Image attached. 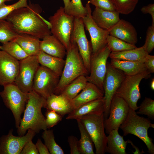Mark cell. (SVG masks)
Instances as JSON below:
<instances>
[{
	"label": "cell",
	"instance_id": "1",
	"mask_svg": "<svg viewBox=\"0 0 154 154\" xmlns=\"http://www.w3.org/2000/svg\"><path fill=\"white\" fill-rule=\"evenodd\" d=\"M42 11L38 5L31 3L27 7L15 10L5 19L18 34H27L42 39L51 33L48 22L40 15Z\"/></svg>",
	"mask_w": 154,
	"mask_h": 154
},
{
	"label": "cell",
	"instance_id": "2",
	"mask_svg": "<svg viewBox=\"0 0 154 154\" xmlns=\"http://www.w3.org/2000/svg\"><path fill=\"white\" fill-rule=\"evenodd\" d=\"M29 99L21 118L17 133L19 136L25 135L29 129L36 133L42 130L47 129L45 117L43 115L42 108H44L46 99L32 90L29 93Z\"/></svg>",
	"mask_w": 154,
	"mask_h": 154
},
{
	"label": "cell",
	"instance_id": "3",
	"mask_svg": "<svg viewBox=\"0 0 154 154\" xmlns=\"http://www.w3.org/2000/svg\"><path fill=\"white\" fill-rule=\"evenodd\" d=\"M66 58L62 74L54 91V94H61L64 88L78 76H88L76 43L71 37L70 43L66 49Z\"/></svg>",
	"mask_w": 154,
	"mask_h": 154
},
{
	"label": "cell",
	"instance_id": "4",
	"mask_svg": "<svg viewBox=\"0 0 154 154\" xmlns=\"http://www.w3.org/2000/svg\"><path fill=\"white\" fill-rule=\"evenodd\" d=\"M150 127L154 128V124L149 118L139 116L135 111L130 108L127 116L119 128L122 131L123 135L132 134L138 137L145 144L147 152L154 154V145L152 139L149 136L148 130Z\"/></svg>",
	"mask_w": 154,
	"mask_h": 154
},
{
	"label": "cell",
	"instance_id": "5",
	"mask_svg": "<svg viewBox=\"0 0 154 154\" xmlns=\"http://www.w3.org/2000/svg\"><path fill=\"white\" fill-rule=\"evenodd\" d=\"M0 92L5 105L11 111L17 128L19 126L21 114L24 112L28 101L29 93L22 91L14 83L3 86Z\"/></svg>",
	"mask_w": 154,
	"mask_h": 154
},
{
	"label": "cell",
	"instance_id": "6",
	"mask_svg": "<svg viewBox=\"0 0 154 154\" xmlns=\"http://www.w3.org/2000/svg\"><path fill=\"white\" fill-rule=\"evenodd\" d=\"M74 18L65 12L64 7H60L49 18L51 34L60 41L66 50L70 43Z\"/></svg>",
	"mask_w": 154,
	"mask_h": 154
},
{
	"label": "cell",
	"instance_id": "7",
	"mask_svg": "<svg viewBox=\"0 0 154 154\" xmlns=\"http://www.w3.org/2000/svg\"><path fill=\"white\" fill-rule=\"evenodd\" d=\"M151 74L147 70L133 76L126 75L115 95L123 98L130 109L137 110V103L141 97L140 83L143 79L149 78Z\"/></svg>",
	"mask_w": 154,
	"mask_h": 154
},
{
	"label": "cell",
	"instance_id": "8",
	"mask_svg": "<svg viewBox=\"0 0 154 154\" xmlns=\"http://www.w3.org/2000/svg\"><path fill=\"white\" fill-rule=\"evenodd\" d=\"M78 119L90 136L95 147L96 153L105 154L107 139L105 132L104 113L86 115Z\"/></svg>",
	"mask_w": 154,
	"mask_h": 154
},
{
	"label": "cell",
	"instance_id": "9",
	"mask_svg": "<svg viewBox=\"0 0 154 154\" xmlns=\"http://www.w3.org/2000/svg\"><path fill=\"white\" fill-rule=\"evenodd\" d=\"M111 52L106 45L97 52L92 53L90 60V72L89 75L86 76L88 82L95 84L103 92V83L106 73L107 61Z\"/></svg>",
	"mask_w": 154,
	"mask_h": 154
},
{
	"label": "cell",
	"instance_id": "10",
	"mask_svg": "<svg viewBox=\"0 0 154 154\" xmlns=\"http://www.w3.org/2000/svg\"><path fill=\"white\" fill-rule=\"evenodd\" d=\"M125 76L123 71L114 68L107 62L106 73L103 83L104 119L108 117L111 101Z\"/></svg>",
	"mask_w": 154,
	"mask_h": 154
},
{
	"label": "cell",
	"instance_id": "11",
	"mask_svg": "<svg viewBox=\"0 0 154 154\" xmlns=\"http://www.w3.org/2000/svg\"><path fill=\"white\" fill-rule=\"evenodd\" d=\"M19 61V69L14 83L23 92L32 90L34 79L39 66L37 56H29Z\"/></svg>",
	"mask_w": 154,
	"mask_h": 154
},
{
	"label": "cell",
	"instance_id": "12",
	"mask_svg": "<svg viewBox=\"0 0 154 154\" xmlns=\"http://www.w3.org/2000/svg\"><path fill=\"white\" fill-rule=\"evenodd\" d=\"M60 78L48 68L40 65L34 77L32 90L46 99L54 94Z\"/></svg>",
	"mask_w": 154,
	"mask_h": 154
},
{
	"label": "cell",
	"instance_id": "13",
	"mask_svg": "<svg viewBox=\"0 0 154 154\" xmlns=\"http://www.w3.org/2000/svg\"><path fill=\"white\" fill-rule=\"evenodd\" d=\"M129 109L128 104L123 98L114 95L111 102L109 115L104 121L107 133L108 134L113 130H118L126 120Z\"/></svg>",
	"mask_w": 154,
	"mask_h": 154
},
{
	"label": "cell",
	"instance_id": "14",
	"mask_svg": "<svg viewBox=\"0 0 154 154\" xmlns=\"http://www.w3.org/2000/svg\"><path fill=\"white\" fill-rule=\"evenodd\" d=\"M85 6L87 9V14L82 19L84 27L90 34L92 53H94L106 45L107 38L109 35V31L101 28L94 21L92 15L90 4L88 1Z\"/></svg>",
	"mask_w": 154,
	"mask_h": 154
},
{
	"label": "cell",
	"instance_id": "15",
	"mask_svg": "<svg viewBox=\"0 0 154 154\" xmlns=\"http://www.w3.org/2000/svg\"><path fill=\"white\" fill-rule=\"evenodd\" d=\"M71 37L77 44L85 67L89 74L92 48L91 42L88 40L85 34L82 18H74Z\"/></svg>",
	"mask_w": 154,
	"mask_h": 154
},
{
	"label": "cell",
	"instance_id": "16",
	"mask_svg": "<svg viewBox=\"0 0 154 154\" xmlns=\"http://www.w3.org/2000/svg\"><path fill=\"white\" fill-rule=\"evenodd\" d=\"M13 131L10 129L7 135L0 138V154H20L26 143L32 139L36 134L29 129L26 135L17 136L13 135Z\"/></svg>",
	"mask_w": 154,
	"mask_h": 154
},
{
	"label": "cell",
	"instance_id": "17",
	"mask_svg": "<svg viewBox=\"0 0 154 154\" xmlns=\"http://www.w3.org/2000/svg\"><path fill=\"white\" fill-rule=\"evenodd\" d=\"M19 61L5 52L0 51V85L14 83L18 73Z\"/></svg>",
	"mask_w": 154,
	"mask_h": 154
},
{
	"label": "cell",
	"instance_id": "18",
	"mask_svg": "<svg viewBox=\"0 0 154 154\" xmlns=\"http://www.w3.org/2000/svg\"><path fill=\"white\" fill-rule=\"evenodd\" d=\"M109 33L131 44L135 45L138 41L137 33L135 28L131 23L123 19H119L109 30Z\"/></svg>",
	"mask_w": 154,
	"mask_h": 154
},
{
	"label": "cell",
	"instance_id": "19",
	"mask_svg": "<svg viewBox=\"0 0 154 154\" xmlns=\"http://www.w3.org/2000/svg\"><path fill=\"white\" fill-rule=\"evenodd\" d=\"M104 92L94 84L88 82L84 88L71 100L73 110L92 101L102 98Z\"/></svg>",
	"mask_w": 154,
	"mask_h": 154
},
{
	"label": "cell",
	"instance_id": "20",
	"mask_svg": "<svg viewBox=\"0 0 154 154\" xmlns=\"http://www.w3.org/2000/svg\"><path fill=\"white\" fill-rule=\"evenodd\" d=\"M44 108L53 110L62 117L73 110L71 100L62 94H53L46 100Z\"/></svg>",
	"mask_w": 154,
	"mask_h": 154
},
{
	"label": "cell",
	"instance_id": "21",
	"mask_svg": "<svg viewBox=\"0 0 154 154\" xmlns=\"http://www.w3.org/2000/svg\"><path fill=\"white\" fill-rule=\"evenodd\" d=\"M40 41V51L49 55L64 58L66 54V49L56 37L51 34L44 37Z\"/></svg>",
	"mask_w": 154,
	"mask_h": 154
},
{
	"label": "cell",
	"instance_id": "22",
	"mask_svg": "<svg viewBox=\"0 0 154 154\" xmlns=\"http://www.w3.org/2000/svg\"><path fill=\"white\" fill-rule=\"evenodd\" d=\"M104 104L103 98L84 104L68 114L67 119L77 120L83 116L104 113Z\"/></svg>",
	"mask_w": 154,
	"mask_h": 154
},
{
	"label": "cell",
	"instance_id": "23",
	"mask_svg": "<svg viewBox=\"0 0 154 154\" xmlns=\"http://www.w3.org/2000/svg\"><path fill=\"white\" fill-rule=\"evenodd\" d=\"M119 13L116 11L103 10L95 7L92 13V17L101 28L109 31L119 20Z\"/></svg>",
	"mask_w": 154,
	"mask_h": 154
},
{
	"label": "cell",
	"instance_id": "24",
	"mask_svg": "<svg viewBox=\"0 0 154 154\" xmlns=\"http://www.w3.org/2000/svg\"><path fill=\"white\" fill-rule=\"evenodd\" d=\"M118 130L110 131L107 136V145L105 152L111 154H126V149L127 141H125L123 137L118 133Z\"/></svg>",
	"mask_w": 154,
	"mask_h": 154
},
{
	"label": "cell",
	"instance_id": "25",
	"mask_svg": "<svg viewBox=\"0 0 154 154\" xmlns=\"http://www.w3.org/2000/svg\"><path fill=\"white\" fill-rule=\"evenodd\" d=\"M111 59L110 64L126 75L133 76L147 70L144 62Z\"/></svg>",
	"mask_w": 154,
	"mask_h": 154
},
{
	"label": "cell",
	"instance_id": "26",
	"mask_svg": "<svg viewBox=\"0 0 154 154\" xmlns=\"http://www.w3.org/2000/svg\"><path fill=\"white\" fill-rule=\"evenodd\" d=\"M37 57L40 65L48 68L57 75L60 76L65 63V60L63 58L54 56L41 51Z\"/></svg>",
	"mask_w": 154,
	"mask_h": 154
},
{
	"label": "cell",
	"instance_id": "27",
	"mask_svg": "<svg viewBox=\"0 0 154 154\" xmlns=\"http://www.w3.org/2000/svg\"><path fill=\"white\" fill-rule=\"evenodd\" d=\"M40 39L25 34H18L15 40L29 56H37L40 51Z\"/></svg>",
	"mask_w": 154,
	"mask_h": 154
},
{
	"label": "cell",
	"instance_id": "28",
	"mask_svg": "<svg viewBox=\"0 0 154 154\" xmlns=\"http://www.w3.org/2000/svg\"><path fill=\"white\" fill-rule=\"evenodd\" d=\"M148 54L143 46L118 52H111L109 57L111 59L144 62Z\"/></svg>",
	"mask_w": 154,
	"mask_h": 154
},
{
	"label": "cell",
	"instance_id": "29",
	"mask_svg": "<svg viewBox=\"0 0 154 154\" xmlns=\"http://www.w3.org/2000/svg\"><path fill=\"white\" fill-rule=\"evenodd\" d=\"M81 134L78 145L80 154H94L93 143L84 125L78 119L76 120Z\"/></svg>",
	"mask_w": 154,
	"mask_h": 154
},
{
	"label": "cell",
	"instance_id": "30",
	"mask_svg": "<svg viewBox=\"0 0 154 154\" xmlns=\"http://www.w3.org/2000/svg\"><path fill=\"white\" fill-rule=\"evenodd\" d=\"M88 82L86 76H80L67 85L60 94L71 100L84 88Z\"/></svg>",
	"mask_w": 154,
	"mask_h": 154
},
{
	"label": "cell",
	"instance_id": "31",
	"mask_svg": "<svg viewBox=\"0 0 154 154\" xmlns=\"http://www.w3.org/2000/svg\"><path fill=\"white\" fill-rule=\"evenodd\" d=\"M0 49L19 61L29 56L20 45L15 40L2 44Z\"/></svg>",
	"mask_w": 154,
	"mask_h": 154
},
{
	"label": "cell",
	"instance_id": "32",
	"mask_svg": "<svg viewBox=\"0 0 154 154\" xmlns=\"http://www.w3.org/2000/svg\"><path fill=\"white\" fill-rule=\"evenodd\" d=\"M106 42V45L111 52H121L137 47L135 45L127 43L109 35L107 37Z\"/></svg>",
	"mask_w": 154,
	"mask_h": 154
},
{
	"label": "cell",
	"instance_id": "33",
	"mask_svg": "<svg viewBox=\"0 0 154 154\" xmlns=\"http://www.w3.org/2000/svg\"><path fill=\"white\" fill-rule=\"evenodd\" d=\"M18 35L9 21L5 19H0V42L3 44L14 40Z\"/></svg>",
	"mask_w": 154,
	"mask_h": 154
},
{
	"label": "cell",
	"instance_id": "34",
	"mask_svg": "<svg viewBox=\"0 0 154 154\" xmlns=\"http://www.w3.org/2000/svg\"><path fill=\"white\" fill-rule=\"evenodd\" d=\"M42 137L50 154H64L63 150L55 141L52 130H44L42 133Z\"/></svg>",
	"mask_w": 154,
	"mask_h": 154
},
{
	"label": "cell",
	"instance_id": "35",
	"mask_svg": "<svg viewBox=\"0 0 154 154\" xmlns=\"http://www.w3.org/2000/svg\"><path fill=\"white\" fill-rule=\"evenodd\" d=\"M115 10L119 14L127 15L135 9L139 0H110Z\"/></svg>",
	"mask_w": 154,
	"mask_h": 154
},
{
	"label": "cell",
	"instance_id": "36",
	"mask_svg": "<svg viewBox=\"0 0 154 154\" xmlns=\"http://www.w3.org/2000/svg\"><path fill=\"white\" fill-rule=\"evenodd\" d=\"M64 9L66 13L75 18H82L87 12L86 7L83 6L81 0H71L68 6Z\"/></svg>",
	"mask_w": 154,
	"mask_h": 154
},
{
	"label": "cell",
	"instance_id": "37",
	"mask_svg": "<svg viewBox=\"0 0 154 154\" xmlns=\"http://www.w3.org/2000/svg\"><path fill=\"white\" fill-rule=\"evenodd\" d=\"M27 0H19L10 5H6L4 3L0 5V19H5L7 17L15 10L23 7H27Z\"/></svg>",
	"mask_w": 154,
	"mask_h": 154
},
{
	"label": "cell",
	"instance_id": "38",
	"mask_svg": "<svg viewBox=\"0 0 154 154\" xmlns=\"http://www.w3.org/2000/svg\"><path fill=\"white\" fill-rule=\"evenodd\" d=\"M137 114L146 115L149 119H154V100L149 98L145 97L139 107Z\"/></svg>",
	"mask_w": 154,
	"mask_h": 154
},
{
	"label": "cell",
	"instance_id": "39",
	"mask_svg": "<svg viewBox=\"0 0 154 154\" xmlns=\"http://www.w3.org/2000/svg\"><path fill=\"white\" fill-rule=\"evenodd\" d=\"M45 121L48 128H50L56 125L61 121L62 117L55 111L47 110L45 114Z\"/></svg>",
	"mask_w": 154,
	"mask_h": 154
},
{
	"label": "cell",
	"instance_id": "40",
	"mask_svg": "<svg viewBox=\"0 0 154 154\" xmlns=\"http://www.w3.org/2000/svg\"><path fill=\"white\" fill-rule=\"evenodd\" d=\"M143 47L148 54L153 50L154 48V25H152L147 28L145 43Z\"/></svg>",
	"mask_w": 154,
	"mask_h": 154
},
{
	"label": "cell",
	"instance_id": "41",
	"mask_svg": "<svg viewBox=\"0 0 154 154\" xmlns=\"http://www.w3.org/2000/svg\"><path fill=\"white\" fill-rule=\"evenodd\" d=\"M88 1L95 7L105 10L116 11L110 0H89Z\"/></svg>",
	"mask_w": 154,
	"mask_h": 154
},
{
	"label": "cell",
	"instance_id": "42",
	"mask_svg": "<svg viewBox=\"0 0 154 154\" xmlns=\"http://www.w3.org/2000/svg\"><path fill=\"white\" fill-rule=\"evenodd\" d=\"M32 139L26 143L20 154H39L35 145L33 142Z\"/></svg>",
	"mask_w": 154,
	"mask_h": 154
},
{
	"label": "cell",
	"instance_id": "43",
	"mask_svg": "<svg viewBox=\"0 0 154 154\" xmlns=\"http://www.w3.org/2000/svg\"><path fill=\"white\" fill-rule=\"evenodd\" d=\"M68 141L70 147V154H80L79 151L77 138L74 135L68 137Z\"/></svg>",
	"mask_w": 154,
	"mask_h": 154
},
{
	"label": "cell",
	"instance_id": "44",
	"mask_svg": "<svg viewBox=\"0 0 154 154\" xmlns=\"http://www.w3.org/2000/svg\"><path fill=\"white\" fill-rule=\"evenodd\" d=\"M147 70L151 73L154 72V56L148 54L144 62Z\"/></svg>",
	"mask_w": 154,
	"mask_h": 154
},
{
	"label": "cell",
	"instance_id": "45",
	"mask_svg": "<svg viewBox=\"0 0 154 154\" xmlns=\"http://www.w3.org/2000/svg\"><path fill=\"white\" fill-rule=\"evenodd\" d=\"M141 12L143 14H149L151 17L152 24L154 25V4L150 3L142 7L141 9Z\"/></svg>",
	"mask_w": 154,
	"mask_h": 154
},
{
	"label": "cell",
	"instance_id": "46",
	"mask_svg": "<svg viewBox=\"0 0 154 154\" xmlns=\"http://www.w3.org/2000/svg\"><path fill=\"white\" fill-rule=\"evenodd\" d=\"M37 149L40 154H50L47 147L42 142L40 139L38 138L35 144Z\"/></svg>",
	"mask_w": 154,
	"mask_h": 154
},
{
	"label": "cell",
	"instance_id": "47",
	"mask_svg": "<svg viewBox=\"0 0 154 154\" xmlns=\"http://www.w3.org/2000/svg\"><path fill=\"white\" fill-rule=\"evenodd\" d=\"M127 143H129L131 145L132 147L135 149V151L134 152H133L134 154H140L142 153V152H141L138 148L129 139H128L127 141Z\"/></svg>",
	"mask_w": 154,
	"mask_h": 154
},
{
	"label": "cell",
	"instance_id": "48",
	"mask_svg": "<svg viewBox=\"0 0 154 154\" xmlns=\"http://www.w3.org/2000/svg\"><path fill=\"white\" fill-rule=\"evenodd\" d=\"M64 4V8L66 9L69 5L70 2V0H63Z\"/></svg>",
	"mask_w": 154,
	"mask_h": 154
},
{
	"label": "cell",
	"instance_id": "49",
	"mask_svg": "<svg viewBox=\"0 0 154 154\" xmlns=\"http://www.w3.org/2000/svg\"><path fill=\"white\" fill-rule=\"evenodd\" d=\"M150 87L152 90H154V78L152 79L150 83Z\"/></svg>",
	"mask_w": 154,
	"mask_h": 154
},
{
	"label": "cell",
	"instance_id": "50",
	"mask_svg": "<svg viewBox=\"0 0 154 154\" xmlns=\"http://www.w3.org/2000/svg\"><path fill=\"white\" fill-rule=\"evenodd\" d=\"M6 1V0H0V5Z\"/></svg>",
	"mask_w": 154,
	"mask_h": 154
},
{
	"label": "cell",
	"instance_id": "51",
	"mask_svg": "<svg viewBox=\"0 0 154 154\" xmlns=\"http://www.w3.org/2000/svg\"><path fill=\"white\" fill-rule=\"evenodd\" d=\"M12 0H6V1H11Z\"/></svg>",
	"mask_w": 154,
	"mask_h": 154
},
{
	"label": "cell",
	"instance_id": "52",
	"mask_svg": "<svg viewBox=\"0 0 154 154\" xmlns=\"http://www.w3.org/2000/svg\"></svg>",
	"mask_w": 154,
	"mask_h": 154
}]
</instances>
